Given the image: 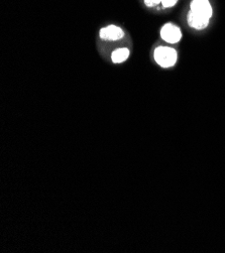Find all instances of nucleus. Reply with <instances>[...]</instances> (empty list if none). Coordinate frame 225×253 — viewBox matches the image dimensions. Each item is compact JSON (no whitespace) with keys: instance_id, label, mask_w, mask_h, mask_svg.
I'll return each instance as SVG.
<instances>
[{"instance_id":"obj_5","label":"nucleus","mask_w":225,"mask_h":253,"mask_svg":"<svg viewBox=\"0 0 225 253\" xmlns=\"http://www.w3.org/2000/svg\"><path fill=\"white\" fill-rule=\"evenodd\" d=\"M190 10L208 18H210L212 15V8L208 0H193L191 2Z\"/></svg>"},{"instance_id":"obj_1","label":"nucleus","mask_w":225,"mask_h":253,"mask_svg":"<svg viewBox=\"0 0 225 253\" xmlns=\"http://www.w3.org/2000/svg\"><path fill=\"white\" fill-rule=\"evenodd\" d=\"M155 60L163 68H170L177 62V52L172 47L159 46L155 50Z\"/></svg>"},{"instance_id":"obj_7","label":"nucleus","mask_w":225,"mask_h":253,"mask_svg":"<svg viewBox=\"0 0 225 253\" xmlns=\"http://www.w3.org/2000/svg\"><path fill=\"white\" fill-rule=\"evenodd\" d=\"M178 0H162V3L165 7H171L173 5L176 4Z\"/></svg>"},{"instance_id":"obj_2","label":"nucleus","mask_w":225,"mask_h":253,"mask_svg":"<svg viewBox=\"0 0 225 253\" xmlns=\"http://www.w3.org/2000/svg\"><path fill=\"white\" fill-rule=\"evenodd\" d=\"M161 37L164 41L170 43H176L181 40L182 33L176 25H174L172 23H167L164 25L161 31Z\"/></svg>"},{"instance_id":"obj_9","label":"nucleus","mask_w":225,"mask_h":253,"mask_svg":"<svg viewBox=\"0 0 225 253\" xmlns=\"http://www.w3.org/2000/svg\"><path fill=\"white\" fill-rule=\"evenodd\" d=\"M152 1H153L155 4H159L160 2H162V0H152Z\"/></svg>"},{"instance_id":"obj_8","label":"nucleus","mask_w":225,"mask_h":253,"mask_svg":"<svg viewBox=\"0 0 225 253\" xmlns=\"http://www.w3.org/2000/svg\"><path fill=\"white\" fill-rule=\"evenodd\" d=\"M144 3L147 5V6H154L155 3L152 1V0H144Z\"/></svg>"},{"instance_id":"obj_4","label":"nucleus","mask_w":225,"mask_h":253,"mask_svg":"<svg viewBox=\"0 0 225 253\" xmlns=\"http://www.w3.org/2000/svg\"><path fill=\"white\" fill-rule=\"evenodd\" d=\"M123 31L116 25H108L100 30V38L104 41H118L123 38Z\"/></svg>"},{"instance_id":"obj_6","label":"nucleus","mask_w":225,"mask_h":253,"mask_svg":"<svg viewBox=\"0 0 225 253\" xmlns=\"http://www.w3.org/2000/svg\"><path fill=\"white\" fill-rule=\"evenodd\" d=\"M129 57H130V49L127 47H121L114 50L112 53L111 59L113 63L118 64V63H123L124 61H127Z\"/></svg>"},{"instance_id":"obj_3","label":"nucleus","mask_w":225,"mask_h":253,"mask_svg":"<svg viewBox=\"0 0 225 253\" xmlns=\"http://www.w3.org/2000/svg\"><path fill=\"white\" fill-rule=\"evenodd\" d=\"M209 20L210 18L201 14L195 13L191 10L188 13V23L191 28L196 30H203L207 28V25L209 24Z\"/></svg>"}]
</instances>
